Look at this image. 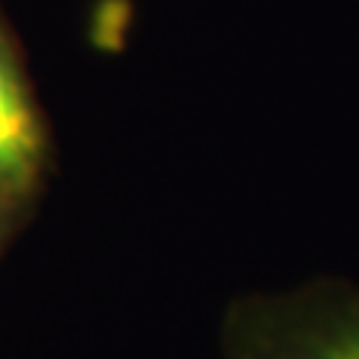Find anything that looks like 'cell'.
Returning <instances> with one entry per match:
<instances>
[{"label": "cell", "instance_id": "cell-1", "mask_svg": "<svg viewBox=\"0 0 359 359\" xmlns=\"http://www.w3.org/2000/svg\"><path fill=\"white\" fill-rule=\"evenodd\" d=\"M228 359H359V287L318 282L245 297L224 320Z\"/></svg>", "mask_w": 359, "mask_h": 359}, {"label": "cell", "instance_id": "cell-2", "mask_svg": "<svg viewBox=\"0 0 359 359\" xmlns=\"http://www.w3.org/2000/svg\"><path fill=\"white\" fill-rule=\"evenodd\" d=\"M51 171V132L25 51L0 9V198L33 212Z\"/></svg>", "mask_w": 359, "mask_h": 359}, {"label": "cell", "instance_id": "cell-3", "mask_svg": "<svg viewBox=\"0 0 359 359\" xmlns=\"http://www.w3.org/2000/svg\"><path fill=\"white\" fill-rule=\"evenodd\" d=\"M27 216H30V210L15 207V204H9V201L0 198V255L6 252V245L13 243L15 233L25 228Z\"/></svg>", "mask_w": 359, "mask_h": 359}]
</instances>
